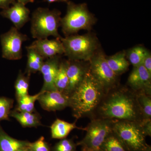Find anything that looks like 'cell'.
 <instances>
[{"instance_id":"obj_21","label":"cell","mask_w":151,"mask_h":151,"mask_svg":"<svg viewBox=\"0 0 151 151\" xmlns=\"http://www.w3.org/2000/svg\"><path fill=\"white\" fill-rule=\"evenodd\" d=\"M68 79L67 74V61H60L57 73L55 86L57 90L65 94L68 86Z\"/></svg>"},{"instance_id":"obj_29","label":"cell","mask_w":151,"mask_h":151,"mask_svg":"<svg viewBox=\"0 0 151 151\" xmlns=\"http://www.w3.org/2000/svg\"><path fill=\"white\" fill-rule=\"evenodd\" d=\"M28 148L32 151H51L48 143L43 137H41L34 142H29Z\"/></svg>"},{"instance_id":"obj_12","label":"cell","mask_w":151,"mask_h":151,"mask_svg":"<svg viewBox=\"0 0 151 151\" xmlns=\"http://www.w3.org/2000/svg\"><path fill=\"white\" fill-rule=\"evenodd\" d=\"M89 67L84 66L78 60L67 61V74L68 79V86L65 94H70L79 86L84 80Z\"/></svg>"},{"instance_id":"obj_13","label":"cell","mask_w":151,"mask_h":151,"mask_svg":"<svg viewBox=\"0 0 151 151\" xmlns=\"http://www.w3.org/2000/svg\"><path fill=\"white\" fill-rule=\"evenodd\" d=\"M1 14L9 19L14 27L19 30L30 20V11L23 4L16 1L10 6L3 9Z\"/></svg>"},{"instance_id":"obj_4","label":"cell","mask_w":151,"mask_h":151,"mask_svg":"<svg viewBox=\"0 0 151 151\" xmlns=\"http://www.w3.org/2000/svg\"><path fill=\"white\" fill-rule=\"evenodd\" d=\"M67 4L66 14L60 20L63 32L66 37L73 35L81 29H90L94 19L86 4H76L69 1Z\"/></svg>"},{"instance_id":"obj_28","label":"cell","mask_w":151,"mask_h":151,"mask_svg":"<svg viewBox=\"0 0 151 151\" xmlns=\"http://www.w3.org/2000/svg\"><path fill=\"white\" fill-rule=\"evenodd\" d=\"M77 144H75L73 140L65 138L55 144L52 151H77Z\"/></svg>"},{"instance_id":"obj_17","label":"cell","mask_w":151,"mask_h":151,"mask_svg":"<svg viewBox=\"0 0 151 151\" xmlns=\"http://www.w3.org/2000/svg\"><path fill=\"white\" fill-rule=\"evenodd\" d=\"M50 128L52 138L60 139L66 138L70 132L75 129L85 131V128L77 127L76 122L70 123L58 119L55 121Z\"/></svg>"},{"instance_id":"obj_3","label":"cell","mask_w":151,"mask_h":151,"mask_svg":"<svg viewBox=\"0 0 151 151\" xmlns=\"http://www.w3.org/2000/svg\"><path fill=\"white\" fill-rule=\"evenodd\" d=\"M61 13L56 9L40 7L33 12L31 19V34L33 38L43 39L53 36L60 38L58 28L60 26Z\"/></svg>"},{"instance_id":"obj_16","label":"cell","mask_w":151,"mask_h":151,"mask_svg":"<svg viewBox=\"0 0 151 151\" xmlns=\"http://www.w3.org/2000/svg\"><path fill=\"white\" fill-rule=\"evenodd\" d=\"M29 142L20 140L8 134L0 124V151H19L28 148Z\"/></svg>"},{"instance_id":"obj_15","label":"cell","mask_w":151,"mask_h":151,"mask_svg":"<svg viewBox=\"0 0 151 151\" xmlns=\"http://www.w3.org/2000/svg\"><path fill=\"white\" fill-rule=\"evenodd\" d=\"M60 62L59 55L45 60L40 71L43 78V86L41 91L57 90L55 86V80Z\"/></svg>"},{"instance_id":"obj_27","label":"cell","mask_w":151,"mask_h":151,"mask_svg":"<svg viewBox=\"0 0 151 151\" xmlns=\"http://www.w3.org/2000/svg\"><path fill=\"white\" fill-rule=\"evenodd\" d=\"M14 100L8 97H0V122L9 121L10 113L13 107Z\"/></svg>"},{"instance_id":"obj_34","label":"cell","mask_w":151,"mask_h":151,"mask_svg":"<svg viewBox=\"0 0 151 151\" xmlns=\"http://www.w3.org/2000/svg\"><path fill=\"white\" fill-rule=\"evenodd\" d=\"M17 1L19 2L26 5L27 4L29 3H33L34 0H17Z\"/></svg>"},{"instance_id":"obj_18","label":"cell","mask_w":151,"mask_h":151,"mask_svg":"<svg viewBox=\"0 0 151 151\" xmlns=\"http://www.w3.org/2000/svg\"><path fill=\"white\" fill-rule=\"evenodd\" d=\"M10 117L15 119L24 128L37 127L42 125L40 116L35 112H19L14 110L11 111Z\"/></svg>"},{"instance_id":"obj_26","label":"cell","mask_w":151,"mask_h":151,"mask_svg":"<svg viewBox=\"0 0 151 151\" xmlns=\"http://www.w3.org/2000/svg\"><path fill=\"white\" fill-rule=\"evenodd\" d=\"M149 52L142 46H137L133 47L128 52V57L129 62L134 67L142 64L143 60Z\"/></svg>"},{"instance_id":"obj_22","label":"cell","mask_w":151,"mask_h":151,"mask_svg":"<svg viewBox=\"0 0 151 151\" xmlns=\"http://www.w3.org/2000/svg\"><path fill=\"white\" fill-rule=\"evenodd\" d=\"M40 91L33 95L27 94L25 96L17 99V105L15 110L19 112H35V103L41 93Z\"/></svg>"},{"instance_id":"obj_6","label":"cell","mask_w":151,"mask_h":151,"mask_svg":"<svg viewBox=\"0 0 151 151\" xmlns=\"http://www.w3.org/2000/svg\"><path fill=\"white\" fill-rule=\"evenodd\" d=\"M64 54L69 60H89L95 55L97 40L89 35H71L60 38Z\"/></svg>"},{"instance_id":"obj_1","label":"cell","mask_w":151,"mask_h":151,"mask_svg":"<svg viewBox=\"0 0 151 151\" xmlns=\"http://www.w3.org/2000/svg\"><path fill=\"white\" fill-rule=\"evenodd\" d=\"M93 119L140 122L143 118L136 93L126 87L117 86L105 94Z\"/></svg>"},{"instance_id":"obj_9","label":"cell","mask_w":151,"mask_h":151,"mask_svg":"<svg viewBox=\"0 0 151 151\" xmlns=\"http://www.w3.org/2000/svg\"><path fill=\"white\" fill-rule=\"evenodd\" d=\"M28 37L14 27L1 36L2 57L9 60H19L22 57V45Z\"/></svg>"},{"instance_id":"obj_20","label":"cell","mask_w":151,"mask_h":151,"mask_svg":"<svg viewBox=\"0 0 151 151\" xmlns=\"http://www.w3.org/2000/svg\"><path fill=\"white\" fill-rule=\"evenodd\" d=\"M106 58L109 66L118 76L125 73L129 68V63L126 58L125 52H120Z\"/></svg>"},{"instance_id":"obj_33","label":"cell","mask_w":151,"mask_h":151,"mask_svg":"<svg viewBox=\"0 0 151 151\" xmlns=\"http://www.w3.org/2000/svg\"><path fill=\"white\" fill-rule=\"evenodd\" d=\"M44 1L46 2L51 4L57 2H62L67 3L68 1V0H44Z\"/></svg>"},{"instance_id":"obj_14","label":"cell","mask_w":151,"mask_h":151,"mask_svg":"<svg viewBox=\"0 0 151 151\" xmlns=\"http://www.w3.org/2000/svg\"><path fill=\"white\" fill-rule=\"evenodd\" d=\"M30 46L45 60L64 53V47L60 38L36 40Z\"/></svg>"},{"instance_id":"obj_19","label":"cell","mask_w":151,"mask_h":151,"mask_svg":"<svg viewBox=\"0 0 151 151\" xmlns=\"http://www.w3.org/2000/svg\"><path fill=\"white\" fill-rule=\"evenodd\" d=\"M27 61L25 73L31 74L40 71L45 59L31 46H27Z\"/></svg>"},{"instance_id":"obj_10","label":"cell","mask_w":151,"mask_h":151,"mask_svg":"<svg viewBox=\"0 0 151 151\" xmlns=\"http://www.w3.org/2000/svg\"><path fill=\"white\" fill-rule=\"evenodd\" d=\"M41 92L37 101L43 110L56 111L69 107V97L65 93L58 90Z\"/></svg>"},{"instance_id":"obj_24","label":"cell","mask_w":151,"mask_h":151,"mask_svg":"<svg viewBox=\"0 0 151 151\" xmlns=\"http://www.w3.org/2000/svg\"><path fill=\"white\" fill-rule=\"evenodd\" d=\"M99 150L100 151H128L113 131L105 139Z\"/></svg>"},{"instance_id":"obj_11","label":"cell","mask_w":151,"mask_h":151,"mask_svg":"<svg viewBox=\"0 0 151 151\" xmlns=\"http://www.w3.org/2000/svg\"><path fill=\"white\" fill-rule=\"evenodd\" d=\"M128 83L134 92H144L151 95V74L142 65L134 67Z\"/></svg>"},{"instance_id":"obj_25","label":"cell","mask_w":151,"mask_h":151,"mask_svg":"<svg viewBox=\"0 0 151 151\" xmlns=\"http://www.w3.org/2000/svg\"><path fill=\"white\" fill-rule=\"evenodd\" d=\"M136 93L138 105L143 119H151V95L144 92Z\"/></svg>"},{"instance_id":"obj_8","label":"cell","mask_w":151,"mask_h":151,"mask_svg":"<svg viewBox=\"0 0 151 151\" xmlns=\"http://www.w3.org/2000/svg\"><path fill=\"white\" fill-rule=\"evenodd\" d=\"M89 61V72L106 93L118 86V76L109 66L103 53L94 55Z\"/></svg>"},{"instance_id":"obj_23","label":"cell","mask_w":151,"mask_h":151,"mask_svg":"<svg viewBox=\"0 0 151 151\" xmlns=\"http://www.w3.org/2000/svg\"><path fill=\"white\" fill-rule=\"evenodd\" d=\"M30 76L31 74L22 73L20 70L14 84L17 99L29 94Z\"/></svg>"},{"instance_id":"obj_32","label":"cell","mask_w":151,"mask_h":151,"mask_svg":"<svg viewBox=\"0 0 151 151\" xmlns=\"http://www.w3.org/2000/svg\"><path fill=\"white\" fill-rule=\"evenodd\" d=\"M16 1V0H0V9H4L7 8Z\"/></svg>"},{"instance_id":"obj_36","label":"cell","mask_w":151,"mask_h":151,"mask_svg":"<svg viewBox=\"0 0 151 151\" xmlns=\"http://www.w3.org/2000/svg\"><path fill=\"white\" fill-rule=\"evenodd\" d=\"M144 151H151V146L147 145V147H146Z\"/></svg>"},{"instance_id":"obj_35","label":"cell","mask_w":151,"mask_h":151,"mask_svg":"<svg viewBox=\"0 0 151 151\" xmlns=\"http://www.w3.org/2000/svg\"><path fill=\"white\" fill-rule=\"evenodd\" d=\"M81 151H100V150H91V149H89L86 148L85 147H81Z\"/></svg>"},{"instance_id":"obj_2","label":"cell","mask_w":151,"mask_h":151,"mask_svg":"<svg viewBox=\"0 0 151 151\" xmlns=\"http://www.w3.org/2000/svg\"><path fill=\"white\" fill-rule=\"evenodd\" d=\"M106 93L88 69L81 84L69 96V107L73 117L76 120L86 116L93 119Z\"/></svg>"},{"instance_id":"obj_37","label":"cell","mask_w":151,"mask_h":151,"mask_svg":"<svg viewBox=\"0 0 151 151\" xmlns=\"http://www.w3.org/2000/svg\"><path fill=\"white\" fill-rule=\"evenodd\" d=\"M19 151H29V149L28 148L22 149V150H20Z\"/></svg>"},{"instance_id":"obj_38","label":"cell","mask_w":151,"mask_h":151,"mask_svg":"<svg viewBox=\"0 0 151 151\" xmlns=\"http://www.w3.org/2000/svg\"><path fill=\"white\" fill-rule=\"evenodd\" d=\"M29 151H32L30 150H29Z\"/></svg>"},{"instance_id":"obj_5","label":"cell","mask_w":151,"mask_h":151,"mask_svg":"<svg viewBox=\"0 0 151 151\" xmlns=\"http://www.w3.org/2000/svg\"><path fill=\"white\" fill-rule=\"evenodd\" d=\"M140 122L114 120L113 132L128 151H144L147 144Z\"/></svg>"},{"instance_id":"obj_30","label":"cell","mask_w":151,"mask_h":151,"mask_svg":"<svg viewBox=\"0 0 151 151\" xmlns=\"http://www.w3.org/2000/svg\"><path fill=\"white\" fill-rule=\"evenodd\" d=\"M140 124L146 137H151V119H143L140 123Z\"/></svg>"},{"instance_id":"obj_7","label":"cell","mask_w":151,"mask_h":151,"mask_svg":"<svg viewBox=\"0 0 151 151\" xmlns=\"http://www.w3.org/2000/svg\"><path fill=\"white\" fill-rule=\"evenodd\" d=\"M114 121L106 119H92L85 128L86 131L85 137L76 144L77 145L91 150H100L105 139L113 132Z\"/></svg>"},{"instance_id":"obj_31","label":"cell","mask_w":151,"mask_h":151,"mask_svg":"<svg viewBox=\"0 0 151 151\" xmlns=\"http://www.w3.org/2000/svg\"><path fill=\"white\" fill-rule=\"evenodd\" d=\"M143 66L151 74V55L150 53L148 52L145 57L142 63Z\"/></svg>"}]
</instances>
